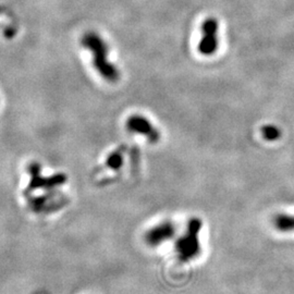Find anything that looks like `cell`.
Segmentation results:
<instances>
[{"mask_svg": "<svg viewBox=\"0 0 294 294\" xmlns=\"http://www.w3.org/2000/svg\"><path fill=\"white\" fill-rule=\"evenodd\" d=\"M202 227V220L197 217H193L189 220L183 235H181L175 242V254L182 263H189L201 254L200 232Z\"/></svg>", "mask_w": 294, "mask_h": 294, "instance_id": "obj_1", "label": "cell"}, {"mask_svg": "<svg viewBox=\"0 0 294 294\" xmlns=\"http://www.w3.org/2000/svg\"><path fill=\"white\" fill-rule=\"evenodd\" d=\"M218 21L216 17H207L202 24V38L198 43V52L203 56H212L218 49Z\"/></svg>", "mask_w": 294, "mask_h": 294, "instance_id": "obj_2", "label": "cell"}, {"mask_svg": "<svg viewBox=\"0 0 294 294\" xmlns=\"http://www.w3.org/2000/svg\"><path fill=\"white\" fill-rule=\"evenodd\" d=\"M175 234V225L171 221H165L156 227L152 228L146 234V241L152 246H157L168 240H171Z\"/></svg>", "mask_w": 294, "mask_h": 294, "instance_id": "obj_3", "label": "cell"}, {"mask_svg": "<svg viewBox=\"0 0 294 294\" xmlns=\"http://www.w3.org/2000/svg\"><path fill=\"white\" fill-rule=\"evenodd\" d=\"M129 126L134 132L143 134L144 137H146L153 143H156L160 138V133L154 128L151 122L143 117L135 116L131 118L129 121Z\"/></svg>", "mask_w": 294, "mask_h": 294, "instance_id": "obj_4", "label": "cell"}, {"mask_svg": "<svg viewBox=\"0 0 294 294\" xmlns=\"http://www.w3.org/2000/svg\"><path fill=\"white\" fill-rule=\"evenodd\" d=\"M275 228L280 232H294V215L278 214L274 218Z\"/></svg>", "mask_w": 294, "mask_h": 294, "instance_id": "obj_5", "label": "cell"}, {"mask_svg": "<svg viewBox=\"0 0 294 294\" xmlns=\"http://www.w3.org/2000/svg\"><path fill=\"white\" fill-rule=\"evenodd\" d=\"M260 133L266 141L275 142L281 138V131L277 125L266 124L260 128Z\"/></svg>", "mask_w": 294, "mask_h": 294, "instance_id": "obj_6", "label": "cell"}]
</instances>
